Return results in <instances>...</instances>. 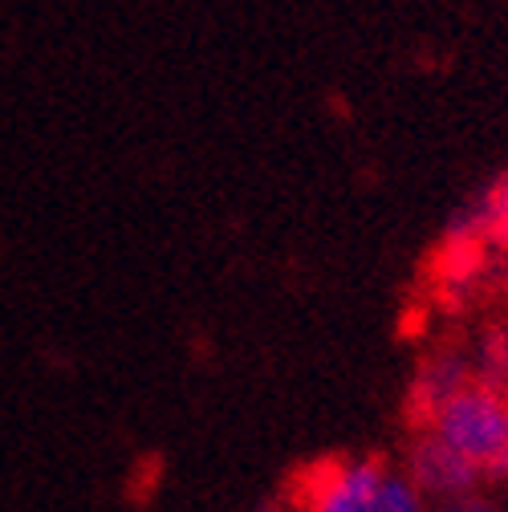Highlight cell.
Returning <instances> with one entry per match:
<instances>
[{
    "label": "cell",
    "mask_w": 508,
    "mask_h": 512,
    "mask_svg": "<svg viewBox=\"0 0 508 512\" xmlns=\"http://www.w3.org/2000/svg\"><path fill=\"white\" fill-rule=\"evenodd\" d=\"M427 500L419 492V484L411 480V472H387L374 496V512H419Z\"/></svg>",
    "instance_id": "obj_8"
},
{
    "label": "cell",
    "mask_w": 508,
    "mask_h": 512,
    "mask_svg": "<svg viewBox=\"0 0 508 512\" xmlns=\"http://www.w3.org/2000/svg\"><path fill=\"white\" fill-rule=\"evenodd\" d=\"M427 427L460 447L488 480H508V391L472 378Z\"/></svg>",
    "instance_id": "obj_1"
},
{
    "label": "cell",
    "mask_w": 508,
    "mask_h": 512,
    "mask_svg": "<svg viewBox=\"0 0 508 512\" xmlns=\"http://www.w3.org/2000/svg\"><path fill=\"white\" fill-rule=\"evenodd\" d=\"M492 252H496V248H492L480 232H472L464 220L452 216L448 228H443L439 248H435V261H431L435 289H439L443 297H456V301L472 297V293L484 285L488 269H492Z\"/></svg>",
    "instance_id": "obj_4"
},
{
    "label": "cell",
    "mask_w": 508,
    "mask_h": 512,
    "mask_svg": "<svg viewBox=\"0 0 508 512\" xmlns=\"http://www.w3.org/2000/svg\"><path fill=\"white\" fill-rule=\"evenodd\" d=\"M472 370L480 382H488V387L508 391V326H496L476 342Z\"/></svg>",
    "instance_id": "obj_7"
},
{
    "label": "cell",
    "mask_w": 508,
    "mask_h": 512,
    "mask_svg": "<svg viewBox=\"0 0 508 512\" xmlns=\"http://www.w3.org/2000/svg\"><path fill=\"white\" fill-rule=\"evenodd\" d=\"M387 468L378 460H322L305 472V500L317 512H374V496Z\"/></svg>",
    "instance_id": "obj_3"
},
{
    "label": "cell",
    "mask_w": 508,
    "mask_h": 512,
    "mask_svg": "<svg viewBox=\"0 0 508 512\" xmlns=\"http://www.w3.org/2000/svg\"><path fill=\"white\" fill-rule=\"evenodd\" d=\"M472 378H476L472 358H460V354H435V358H427L415 370V378H411V395H407L411 419L431 423L443 407H448L468 387Z\"/></svg>",
    "instance_id": "obj_5"
},
{
    "label": "cell",
    "mask_w": 508,
    "mask_h": 512,
    "mask_svg": "<svg viewBox=\"0 0 508 512\" xmlns=\"http://www.w3.org/2000/svg\"><path fill=\"white\" fill-rule=\"evenodd\" d=\"M456 220H464L472 232H480L496 252H508V171L488 179V187L472 204H464L456 212Z\"/></svg>",
    "instance_id": "obj_6"
},
{
    "label": "cell",
    "mask_w": 508,
    "mask_h": 512,
    "mask_svg": "<svg viewBox=\"0 0 508 512\" xmlns=\"http://www.w3.org/2000/svg\"><path fill=\"white\" fill-rule=\"evenodd\" d=\"M411 480L419 484L427 504H448V508H488V500H480L476 492L488 484V476L460 452L443 435L427 431L415 447H411V460H407Z\"/></svg>",
    "instance_id": "obj_2"
}]
</instances>
